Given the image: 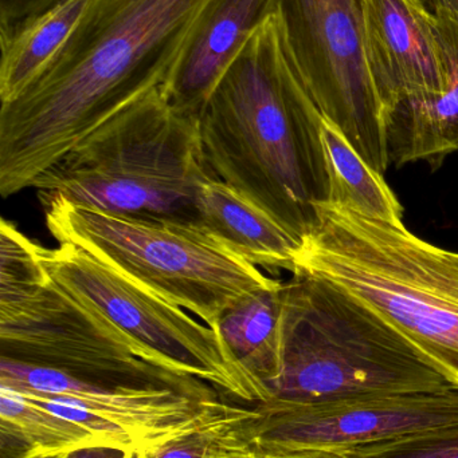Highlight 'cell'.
Listing matches in <instances>:
<instances>
[{
  "mask_svg": "<svg viewBox=\"0 0 458 458\" xmlns=\"http://www.w3.org/2000/svg\"><path fill=\"white\" fill-rule=\"evenodd\" d=\"M448 64V82L441 93L408 99L385 115L390 164H429L437 168L458 152V21L433 11Z\"/></svg>",
  "mask_w": 458,
  "mask_h": 458,
  "instance_id": "cell-14",
  "label": "cell"
},
{
  "mask_svg": "<svg viewBox=\"0 0 458 458\" xmlns=\"http://www.w3.org/2000/svg\"><path fill=\"white\" fill-rule=\"evenodd\" d=\"M198 120L212 174L303 240L328 203L324 115L290 58L276 13L226 70Z\"/></svg>",
  "mask_w": 458,
  "mask_h": 458,
  "instance_id": "cell-2",
  "label": "cell"
},
{
  "mask_svg": "<svg viewBox=\"0 0 458 458\" xmlns=\"http://www.w3.org/2000/svg\"><path fill=\"white\" fill-rule=\"evenodd\" d=\"M295 272L365 301L458 387V252L419 239L405 225L324 203L303 239Z\"/></svg>",
  "mask_w": 458,
  "mask_h": 458,
  "instance_id": "cell-4",
  "label": "cell"
},
{
  "mask_svg": "<svg viewBox=\"0 0 458 458\" xmlns=\"http://www.w3.org/2000/svg\"><path fill=\"white\" fill-rule=\"evenodd\" d=\"M290 58L320 112L379 174L390 165L384 106L365 47L363 0H277Z\"/></svg>",
  "mask_w": 458,
  "mask_h": 458,
  "instance_id": "cell-9",
  "label": "cell"
},
{
  "mask_svg": "<svg viewBox=\"0 0 458 458\" xmlns=\"http://www.w3.org/2000/svg\"><path fill=\"white\" fill-rule=\"evenodd\" d=\"M131 458H142V454H132Z\"/></svg>",
  "mask_w": 458,
  "mask_h": 458,
  "instance_id": "cell-27",
  "label": "cell"
},
{
  "mask_svg": "<svg viewBox=\"0 0 458 458\" xmlns=\"http://www.w3.org/2000/svg\"><path fill=\"white\" fill-rule=\"evenodd\" d=\"M212 179L198 118L175 112L155 89L91 131L31 188L42 204L62 198L105 214L196 227L199 192Z\"/></svg>",
  "mask_w": 458,
  "mask_h": 458,
  "instance_id": "cell-5",
  "label": "cell"
},
{
  "mask_svg": "<svg viewBox=\"0 0 458 458\" xmlns=\"http://www.w3.org/2000/svg\"><path fill=\"white\" fill-rule=\"evenodd\" d=\"M255 411V454L307 446L350 449L458 425V389L306 405L265 403Z\"/></svg>",
  "mask_w": 458,
  "mask_h": 458,
  "instance_id": "cell-11",
  "label": "cell"
},
{
  "mask_svg": "<svg viewBox=\"0 0 458 458\" xmlns=\"http://www.w3.org/2000/svg\"><path fill=\"white\" fill-rule=\"evenodd\" d=\"M255 458H358L351 449L307 446V448H280L257 452Z\"/></svg>",
  "mask_w": 458,
  "mask_h": 458,
  "instance_id": "cell-23",
  "label": "cell"
},
{
  "mask_svg": "<svg viewBox=\"0 0 458 458\" xmlns=\"http://www.w3.org/2000/svg\"><path fill=\"white\" fill-rule=\"evenodd\" d=\"M0 358L75 376L214 392L194 377L155 365L105 320L59 288L48 274L0 283Z\"/></svg>",
  "mask_w": 458,
  "mask_h": 458,
  "instance_id": "cell-8",
  "label": "cell"
},
{
  "mask_svg": "<svg viewBox=\"0 0 458 458\" xmlns=\"http://www.w3.org/2000/svg\"><path fill=\"white\" fill-rule=\"evenodd\" d=\"M104 445L91 430L48 411L27 395L0 386V458H30Z\"/></svg>",
  "mask_w": 458,
  "mask_h": 458,
  "instance_id": "cell-19",
  "label": "cell"
},
{
  "mask_svg": "<svg viewBox=\"0 0 458 458\" xmlns=\"http://www.w3.org/2000/svg\"><path fill=\"white\" fill-rule=\"evenodd\" d=\"M281 311L282 283L277 280L237 301L212 327L229 357L265 403L281 374Z\"/></svg>",
  "mask_w": 458,
  "mask_h": 458,
  "instance_id": "cell-16",
  "label": "cell"
},
{
  "mask_svg": "<svg viewBox=\"0 0 458 458\" xmlns=\"http://www.w3.org/2000/svg\"><path fill=\"white\" fill-rule=\"evenodd\" d=\"M350 449L358 458H458V425Z\"/></svg>",
  "mask_w": 458,
  "mask_h": 458,
  "instance_id": "cell-21",
  "label": "cell"
},
{
  "mask_svg": "<svg viewBox=\"0 0 458 458\" xmlns=\"http://www.w3.org/2000/svg\"><path fill=\"white\" fill-rule=\"evenodd\" d=\"M433 11H444L458 21V0H429Z\"/></svg>",
  "mask_w": 458,
  "mask_h": 458,
  "instance_id": "cell-25",
  "label": "cell"
},
{
  "mask_svg": "<svg viewBox=\"0 0 458 458\" xmlns=\"http://www.w3.org/2000/svg\"><path fill=\"white\" fill-rule=\"evenodd\" d=\"M132 452L112 445H89L66 452L62 458H131Z\"/></svg>",
  "mask_w": 458,
  "mask_h": 458,
  "instance_id": "cell-24",
  "label": "cell"
},
{
  "mask_svg": "<svg viewBox=\"0 0 458 458\" xmlns=\"http://www.w3.org/2000/svg\"><path fill=\"white\" fill-rule=\"evenodd\" d=\"M65 454H35V456L30 458H62Z\"/></svg>",
  "mask_w": 458,
  "mask_h": 458,
  "instance_id": "cell-26",
  "label": "cell"
},
{
  "mask_svg": "<svg viewBox=\"0 0 458 458\" xmlns=\"http://www.w3.org/2000/svg\"><path fill=\"white\" fill-rule=\"evenodd\" d=\"M454 387L357 296L304 272L282 283L281 374L268 403L306 405Z\"/></svg>",
  "mask_w": 458,
  "mask_h": 458,
  "instance_id": "cell-3",
  "label": "cell"
},
{
  "mask_svg": "<svg viewBox=\"0 0 458 458\" xmlns=\"http://www.w3.org/2000/svg\"><path fill=\"white\" fill-rule=\"evenodd\" d=\"M249 458H255V456H253V457H249Z\"/></svg>",
  "mask_w": 458,
  "mask_h": 458,
  "instance_id": "cell-28",
  "label": "cell"
},
{
  "mask_svg": "<svg viewBox=\"0 0 458 458\" xmlns=\"http://www.w3.org/2000/svg\"><path fill=\"white\" fill-rule=\"evenodd\" d=\"M38 258L59 288L125 336L145 360L194 377L245 403H265L231 360L214 328L169 303L88 250L69 242L37 245Z\"/></svg>",
  "mask_w": 458,
  "mask_h": 458,
  "instance_id": "cell-7",
  "label": "cell"
},
{
  "mask_svg": "<svg viewBox=\"0 0 458 458\" xmlns=\"http://www.w3.org/2000/svg\"><path fill=\"white\" fill-rule=\"evenodd\" d=\"M62 0H0V38L10 37L27 21Z\"/></svg>",
  "mask_w": 458,
  "mask_h": 458,
  "instance_id": "cell-22",
  "label": "cell"
},
{
  "mask_svg": "<svg viewBox=\"0 0 458 458\" xmlns=\"http://www.w3.org/2000/svg\"><path fill=\"white\" fill-rule=\"evenodd\" d=\"M0 386L82 425L104 445L140 454L195 427L231 405L218 390L193 393L169 386L88 378L0 358Z\"/></svg>",
  "mask_w": 458,
  "mask_h": 458,
  "instance_id": "cell-10",
  "label": "cell"
},
{
  "mask_svg": "<svg viewBox=\"0 0 458 458\" xmlns=\"http://www.w3.org/2000/svg\"><path fill=\"white\" fill-rule=\"evenodd\" d=\"M210 0H91L48 69L0 104V195H15L91 131L160 89Z\"/></svg>",
  "mask_w": 458,
  "mask_h": 458,
  "instance_id": "cell-1",
  "label": "cell"
},
{
  "mask_svg": "<svg viewBox=\"0 0 458 458\" xmlns=\"http://www.w3.org/2000/svg\"><path fill=\"white\" fill-rule=\"evenodd\" d=\"M368 72L384 113L448 82L437 18L425 0H363Z\"/></svg>",
  "mask_w": 458,
  "mask_h": 458,
  "instance_id": "cell-12",
  "label": "cell"
},
{
  "mask_svg": "<svg viewBox=\"0 0 458 458\" xmlns=\"http://www.w3.org/2000/svg\"><path fill=\"white\" fill-rule=\"evenodd\" d=\"M42 206L58 244L88 250L210 327L237 301L277 282L193 225L117 216L62 198Z\"/></svg>",
  "mask_w": 458,
  "mask_h": 458,
  "instance_id": "cell-6",
  "label": "cell"
},
{
  "mask_svg": "<svg viewBox=\"0 0 458 458\" xmlns=\"http://www.w3.org/2000/svg\"><path fill=\"white\" fill-rule=\"evenodd\" d=\"M257 411L231 405L228 411L195 425L152 448L142 458H249L255 456Z\"/></svg>",
  "mask_w": 458,
  "mask_h": 458,
  "instance_id": "cell-20",
  "label": "cell"
},
{
  "mask_svg": "<svg viewBox=\"0 0 458 458\" xmlns=\"http://www.w3.org/2000/svg\"><path fill=\"white\" fill-rule=\"evenodd\" d=\"M198 227L257 268L295 272L303 240L230 185L212 179L198 196Z\"/></svg>",
  "mask_w": 458,
  "mask_h": 458,
  "instance_id": "cell-15",
  "label": "cell"
},
{
  "mask_svg": "<svg viewBox=\"0 0 458 458\" xmlns=\"http://www.w3.org/2000/svg\"><path fill=\"white\" fill-rule=\"evenodd\" d=\"M91 0H62L0 38V104L13 101L34 82L72 37Z\"/></svg>",
  "mask_w": 458,
  "mask_h": 458,
  "instance_id": "cell-17",
  "label": "cell"
},
{
  "mask_svg": "<svg viewBox=\"0 0 458 458\" xmlns=\"http://www.w3.org/2000/svg\"><path fill=\"white\" fill-rule=\"evenodd\" d=\"M322 140L330 185L328 203L351 209L368 219L405 225L403 207L384 174L371 168L325 117Z\"/></svg>",
  "mask_w": 458,
  "mask_h": 458,
  "instance_id": "cell-18",
  "label": "cell"
},
{
  "mask_svg": "<svg viewBox=\"0 0 458 458\" xmlns=\"http://www.w3.org/2000/svg\"><path fill=\"white\" fill-rule=\"evenodd\" d=\"M277 0H210L194 24L161 93L182 115L199 118L210 94Z\"/></svg>",
  "mask_w": 458,
  "mask_h": 458,
  "instance_id": "cell-13",
  "label": "cell"
}]
</instances>
